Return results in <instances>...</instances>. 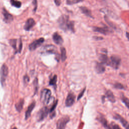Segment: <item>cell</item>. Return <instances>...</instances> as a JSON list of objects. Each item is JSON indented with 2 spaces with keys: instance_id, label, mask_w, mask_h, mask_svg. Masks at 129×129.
I'll return each instance as SVG.
<instances>
[{
  "instance_id": "28",
  "label": "cell",
  "mask_w": 129,
  "mask_h": 129,
  "mask_svg": "<svg viewBox=\"0 0 129 129\" xmlns=\"http://www.w3.org/2000/svg\"><path fill=\"white\" fill-rule=\"evenodd\" d=\"M33 84L34 86V89H35V92L34 94H36V93H37L38 92V79L37 78H36L33 82Z\"/></svg>"
},
{
  "instance_id": "22",
  "label": "cell",
  "mask_w": 129,
  "mask_h": 129,
  "mask_svg": "<svg viewBox=\"0 0 129 129\" xmlns=\"http://www.w3.org/2000/svg\"><path fill=\"white\" fill-rule=\"evenodd\" d=\"M97 120L104 126V127H106L107 125V121L105 118L102 115H100L98 117H97Z\"/></svg>"
},
{
  "instance_id": "2",
  "label": "cell",
  "mask_w": 129,
  "mask_h": 129,
  "mask_svg": "<svg viewBox=\"0 0 129 129\" xmlns=\"http://www.w3.org/2000/svg\"><path fill=\"white\" fill-rule=\"evenodd\" d=\"M51 91L47 88L43 89L41 92L40 100L45 105H47L49 103L51 98Z\"/></svg>"
},
{
  "instance_id": "27",
  "label": "cell",
  "mask_w": 129,
  "mask_h": 129,
  "mask_svg": "<svg viewBox=\"0 0 129 129\" xmlns=\"http://www.w3.org/2000/svg\"><path fill=\"white\" fill-rule=\"evenodd\" d=\"M11 4L12 6L16 8H20L21 6V3L18 1L16 0H10Z\"/></svg>"
},
{
  "instance_id": "32",
  "label": "cell",
  "mask_w": 129,
  "mask_h": 129,
  "mask_svg": "<svg viewBox=\"0 0 129 129\" xmlns=\"http://www.w3.org/2000/svg\"><path fill=\"white\" fill-rule=\"evenodd\" d=\"M23 81H24V83L25 84H27L28 83H29V82L30 81V79H29V77H28V75H25L24 76Z\"/></svg>"
},
{
  "instance_id": "5",
  "label": "cell",
  "mask_w": 129,
  "mask_h": 129,
  "mask_svg": "<svg viewBox=\"0 0 129 129\" xmlns=\"http://www.w3.org/2000/svg\"><path fill=\"white\" fill-rule=\"evenodd\" d=\"M9 73L8 68L6 64H3L0 69V81L2 86H4Z\"/></svg>"
},
{
  "instance_id": "25",
  "label": "cell",
  "mask_w": 129,
  "mask_h": 129,
  "mask_svg": "<svg viewBox=\"0 0 129 129\" xmlns=\"http://www.w3.org/2000/svg\"><path fill=\"white\" fill-rule=\"evenodd\" d=\"M107 129H121L119 126L114 122H111L109 124H107L106 127Z\"/></svg>"
},
{
  "instance_id": "31",
  "label": "cell",
  "mask_w": 129,
  "mask_h": 129,
  "mask_svg": "<svg viewBox=\"0 0 129 129\" xmlns=\"http://www.w3.org/2000/svg\"><path fill=\"white\" fill-rule=\"evenodd\" d=\"M114 87L116 89H124V86L120 83H116L114 85Z\"/></svg>"
},
{
  "instance_id": "21",
  "label": "cell",
  "mask_w": 129,
  "mask_h": 129,
  "mask_svg": "<svg viewBox=\"0 0 129 129\" xmlns=\"http://www.w3.org/2000/svg\"><path fill=\"white\" fill-rule=\"evenodd\" d=\"M80 9L82 11V12L87 16L91 18H93L91 11L89 9H88L87 8L85 7H80Z\"/></svg>"
},
{
  "instance_id": "4",
  "label": "cell",
  "mask_w": 129,
  "mask_h": 129,
  "mask_svg": "<svg viewBox=\"0 0 129 129\" xmlns=\"http://www.w3.org/2000/svg\"><path fill=\"white\" fill-rule=\"evenodd\" d=\"M121 62V58L117 55H113L110 58H109V61L107 66H109L114 69H117Z\"/></svg>"
},
{
  "instance_id": "10",
  "label": "cell",
  "mask_w": 129,
  "mask_h": 129,
  "mask_svg": "<svg viewBox=\"0 0 129 129\" xmlns=\"http://www.w3.org/2000/svg\"><path fill=\"white\" fill-rule=\"evenodd\" d=\"M93 29L95 32H98L101 34L107 35L110 33L112 32V30H110L108 27L107 26H104L102 27H93Z\"/></svg>"
},
{
  "instance_id": "11",
  "label": "cell",
  "mask_w": 129,
  "mask_h": 129,
  "mask_svg": "<svg viewBox=\"0 0 129 129\" xmlns=\"http://www.w3.org/2000/svg\"><path fill=\"white\" fill-rule=\"evenodd\" d=\"M35 25V22L33 18H29L26 21L25 24L24 26V29L26 31H29L34 25Z\"/></svg>"
},
{
  "instance_id": "7",
  "label": "cell",
  "mask_w": 129,
  "mask_h": 129,
  "mask_svg": "<svg viewBox=\"0 0 129 129\" xmlns=\"http://www.w3.org/2000/svg\"><path fill=\"white\" fill-rule=\"evenodd\" d=\"M49 112V109L48 107L44 106L41 108L37 114V118L38 121L43 120L46 118Z\"/></svg>"
},
{
  "instance_id": "34",
  "label": "cell",
  "mask_w": 129,
  "mask_h": 129,
  "mask_svg": "<svg viewBox=\"0 0 129 129\" xmlns=\"http://www.w3.org/2000/svg\"><path fill=\"white\" fill-rule=\"evenodd\" d=\"M85 90H86V88H85L83 90V91L79 94V95H78V98H77V100H79L82 97V96H83V95H84V92H85Z\"/></svg>"
},
{
  "instance_id": "15",
  "label": "cell",
  "mask_w": 129,
  "mask_h": 129,
  "mask_svg": "<svg viewBox=\"0 0 129 129\" xmlns=\"http://www.w3.org/2000/svg\"><path fill=\"white\" fill-rule=\"evenodd\" d=\"M95 70L98 74H102L105 71L104 64L101 62H97L95 64Z\"/></svg>"
},
{
  "instance_id": "30",
  "label": "cell",
  "mask_w": 129,
  "mask_h": 129,
  "mask_svg": "<svg viewBox=\"0 0 129 129\" xmlns=\"http://www.w3.org/2000/svg\"><path fill=\"white\" fill-rule=\"evenodd\" d=\"M121 100H122V102L125 104V105H126V106L128 108V103H129L128 99L127 97L124 96L123 95H122Z\"/></svg>"
},
{
  "instance_id": "33",
  "label": "cell",
  "mask_w": 129,
  "mask_h": 129,
  "mask_svg": "<svg viewBox=\"0 0 129 129\" xmlns=\"http://www.w3.org/2000/svg\"><path fill=\"white\" fill-rule=\"evenodd\" d=\"M32 3H33V4L34 6L33 11L35 13L36 12V10H37V0H33Z\"/></svg>"
},
{
  "instance_id": "8",
  "label": "cell",
  "mask_w": 129,
  "mask_h": 129,
  "mask_svg": "<svg viewBox=\"0 0 129 129\" xmlns=\"http://www.w3.org/2000/svg\"><path fill=\"white\" fill-rule=\"evenodd\" d=\"M44 41V39L42 37L40 38L33 41L29 45V49L30 51H33L39 47Z\"/></svg>"
},
{
  "instance_id": "9",
  "label": "cell",
  "mask_w": 129,
  "mask_h": 129,
  "mask_svg": "<svg viewBox=\"0 0 129 129\" xmlns=\"http://www.w3.org/2000/svg\"><path fill=\"white\" fill-rule=\"evenodd\" d=\"M76 96L73 92H70L66 99L65 104L67 107H71L73 105L75 101Z\"/></svg>"
},
{
  "instance_id": "26",
  "label": "cell",
  "mask_w": 129,
  "mask_h": 129,
  "mask_svg": "<svg viewBox=\"0 0 129 129\" xmlns=\"http://www.w3.org/2000/svg\"><path fill=\"white\" fill-rule=\"evenodd\" d=\"M17 39H11L10 40V44L12 47L15 50L16 53L17 52Z\"/></svg>"
},
{
  "instance_id": "29",
  "label": "cell",
  "mask_w": 129,
  "mask_h": 129,
  "mask_svg": "<svg viewBox=\"0 0 129 129\" xmlns=\"http://www.w3.org/2000/svg\"><path fill=\"white\" fill-rule=\"evenodd\" d=\"M84 0H67L66 3L67 5H73L77 3H79Z\"/></svg>"
},
{
  "instance_id": "13",
  "label": "cell",
  "mask_w": 129,
  "mask_h": 129,
  "mask_svg": "<svg viewBox=\"0 0 129 129\" xmlns=\"http://www.w3.org/2000/svg\"><path fill=\"white\" fill-rule=\"evenodd\" d=\"M2 14L4 16V21L6 23H10L13 20V16L10 14L5 9H3Z\"/></svg>"
},
{
  "instance_id": "18",
  "label": "cell",
  "mask_w": 129,
  "mask_h": 129,
  "mask_svg": "<svg viewBox=\"0 0 129 129\" xmlns=\"http://www.w3.org/2000/svg\"><path fill=\"white\" fill-rule=\"evenodd\" d=\"M57 103H58V100H56L55 101V102L53 103L52 107H51V108L49 109V113H50V117L51 118H53L55 116V109L56 107V106L57 105Z\"/></svg>"
},
{
  "instance_id": "12",
  "label": "cell",
  "mask_w": 129,
  "mask_h": 129,
  "mask_svg": "<svg viewBox=\"0 0 129 129\" xmlns=\"http://www.w3.org/2000/svg\"><path fill=\"white\" fill-rule=\"evenodd\" d=\"M52 39L54 43L57 45H61L63 42L62 37L57 32L53 33L52 35Z\"/></svg>"
},
{
  "instance_id": "3",
  "label": "cell",
  "mask_w": 129,
  "mask_h": 129,
  "mask_svg": "<svg viewBox=\"0 0 129 129\" xmlns=\"http://www.w3.org/2000/svg\"><path fill=\"white\" fill-rule=\"evenodd\" d=\"M40 53L43 54H53L57 55V56L59 55L56 47L54 45L51 44L46 45L43 46L41 49Z\"/></svg>"
},
{
  "instance_id": "37",
  "label": "cell",
  "mask_w": 129,
  "mask_h": 129,
  "mask_svg": "<svg viewBox=\"0 0 129 129\" xmlns=\"http://www.w3.org/2000/svg\"><path fill=\"white\" fill-rule=\"evenodd\" d=\"M12 129H17V128L16 127H13Z\"/></svg>"
},
{
  "instance_id": "23",
  "label": "cell",
  "mask_w": 129,
  "mask_h": 129,
  "mask_svg": "<svg viewBox=\"0 0 129 129\" xmlns=\"http://www.w3.org/2000/svg\"><path fill=\"white\" fill-rule=\"evenodd\" d=\"M57 76L56 75H54L53 77L50 80L49 82V85L50 86H52L54 89L56 88V82H57Z\"/></svg>"
},
{
  "instance_id": "16",
  "label": "cell",
  "mask_w": 129,
  "mask_h": 129,
  "mask_svg": "<svg viewBox=\"0 0 129 129\" xmlns=\"http://www.w3.org/2000/svg\"><path fill=\"white\" fill-rule=\"evenodd\" d=\"M35 104H36L35 101H33L31 103V104H30L28 106L27 109L26 110L25 112V119H27L30 116L31 112L34 108L35 106Z\"/></svg>"
},
{
  "instance_id": "6",
  "label": "cell",
  "mask_w": 129,
  "mask_h": 129,
  "mask_svg": "<svg viewBox=\"0 0 129 129\" xmlns=\"http://www.w3.org/2000/svg\"><path fill=\"white\" fill-rule=\"evenodd\" d=\"M70 117L64 115L60 118L56 122L57 129H65L67 123L70 121Z\"/></svg>"
},
{
  "instance_id": "20",
  "label": "cell",
  "mask_w": 129,
  "mask_h": 129,
  "mask_svg": "<svg viewBox=\"0 0 129 129\" xmlns=\"http://www.w3.org/2000/svg\"><path fill=\"white\" fill-rule=\"evenodd\" d=\"M24 103V100L23 99H21L15 104V108L18 112H21L23 109V105Z\"/></svg>"
},
{
  "instance_id": "19",
  "label": "cell",
  "mask_w": 129,
  "mask_h": 129,
  "mask_svg": "<svg viewBox=\"0 0 129 129\" xmlns=\"http://www.w3.org/2000/svg\"><path fill=\"white\" fill-rule=\"evenodd\" d=\"M99 60L100 61V62L107 66L109 61V58L108 57L106 54H101L99 56Z\"/></svg>"
},
{
  "instance_id": "35",
  "label": "cell",
  "mask_w": 129,
  "mask_h": 129,
  "mask_svg": "<svg viewBox=\"0 0 129 129\" xmlns=\"http://www.w3.org/2000/svg\"><path fill=\"white\" fill-rule=\"evenodd\" d=\"M54 2L57 6H59L61 3V0H54Z\"/></svg>"
},
{
  "instance_id": "17",
  "label": "cell",
  "mask_w": 129,
  "mask_h": 129,
  "mask_svg": "<svg viewBox=\"0 0 129 129\" xmlns=\"http://www.w3.org/2000/svg\"><path fill=\"white\" fill-rule=\"evenodd\" d=\"M105 97H106L109 101L111 102L112 103H114L115 102V97L113 95V93L110 90H107L105 93Z\"/></svg>"
},
{
  "instance_id": "36",
  "label": "cell",
  "mask_w": 129,
  "mask_h": 129,
  "mask_svg": "<svg viewBox=\"0 0 129 129\" xmlns=\"http://www.w3.org/2000/svg\"><path fill=\"white\" fill-rule=\"evenodd\" d=\"M95 38H96V39H103V38H102V37H95Z\"/></svg>"
},
{
  "instance_id": "24",
  "label": "cell",
  "mask_w": 129,
  "mask_h": 129,
  "mask_svg": "<svg viewBox=\"0 0 129 129\" xmlns=\"http://www.w3.org/2000/svg\"><path fill=\"white\" fill-rule=\"evenodd\" d=\"M60 52H61V59L62 61H64L66 60L67 58V53L66 50L64 47H60Z\"/></svg>"
},
{
  "instance_id": "1",
  "label": "cell",
  "mask_w": 129,
  "mask_h": 129,
  "mask_svg": "<svg viewBox=\"0 0 129 129\" xmlns=\"http://www.w3.org/2000/svg\"><path fill=\"white\" fill-rule=\"evenodd\" d=\"M59 28L65 32L71 31L75 32L74 22L69 20V17L66 15L61 16L57 20Z\"/></svg>"
},
{
  "instance_id": "14",
  "label": "cell",
  "mask_w": 129,
  "mask_h": 129,
  "mask_svg": "<svg viewBox=\"0 0 129 129\" xmlns=\"http://www.w3.org/2000/svg\"><path fill=\"white\" fill-rule=\"evenodd\" d=\"M114 117L116 119L118 120L126 129H129V125L127 121H126L125 119H124L122 116H121L118 114H116L115 116Z\"/></svg>"
}]
</instances>
